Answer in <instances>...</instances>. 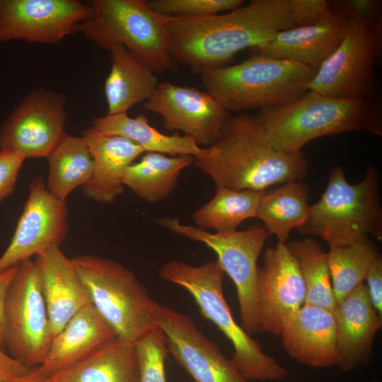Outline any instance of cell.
Instances as JSON below:
<instances>
[{
    "mask_svg": "<svg viewBox=\"0 0 382 382\" xmlns=\"http://www.w3.org/2000/svg\"><path fill=\"white\" fill-rule=\"evenodd\" d=\"M294 27L289 0H253L223 14L168 16L167 37L173 59L201 74Z\"/></svg>",
    "mask_w": 382,
    "mask_h": 382,
    "instance_id": "6da1fadb",
    "label": "cell"
},
{
    "mask_svg": "<svg viewBox=\"0 0 382 382\" xmlns=\"http://www.w3.org/2000/svg\"><path fill=\"white\" fill-rule=\"evenodd\" d=\"M194 164L216 187L264 191L272 185L301 180L308 163L302 151L286 153L270 141L256 115H230L219 137Z\"/></svg>",
    "mask_w": 382,
    "mask_h": 382,
    "instance_id": "7a4b0ae2",
    "label": "cell"
},
{
    "mask_svg": "<svg viewBox=\"0 0 382 382\" xmlns=\"http://www.w3.org/2000/svg\"><path fill=\"white\" fill-rule=\"evenodd\" d=\"M256 115L274 146L286 153H299L315 139L345 132L382 134L381 111L373 98H337L308 91L295 101L260 110Z\"/></svg>",
    "mask_w": 382,
    "mask_h": 382,
    "instance_id": "3957f363",
    "label": "cell"
},
{
    "mask_svg": "<svg viewBox=\"0 0 382 382\" xmlns=\"http://www.w3.org/2000/svg\"><path fill=\"white\" fill-rule=\"evenodd\" d=\"M315 73L297 62L251 53L239 64L212 69L201 76L207 92L230 112L295 101L308 91Z\"/></svg>",
    "mask_w": 382,
    "mask_h": 382,
    "instance_id": "277c9868",
    "label": "cell"
},
{
    "mask_svg": "<svg viewBox=\"0 0 382 382\" xmlns=\"http://www.w3.org/2000/svg\"><path fill=\"white\" fill-rule=\"evenodd\" d=\"M224 272L216 261L199 265L171 260L158 270L159 276L185 289L202 315L212 321L231 342L232 361L248 380L281 381L287 370L265 354L260 343L234 320L223 292Z\"/></svg>",
    "mask_w": 382,
    "mask_h": 382,
    "instance_id": "5b68a950",
    "label": "cell"
},
{
    "mask_svg": "<svg viewBox=\"0 0 382 382\" xmlns=\"http://www.w3.org/2000/svg\"><path fill=\"white\" fill-rule=\"evenodd\" d=\"M378 173L366 169L358 183L347 182L343 169L331 170L320 199L311 205L306 222L298 230L320 237L329 248L366 240L369 236L382 240V209L378 184Z\"/></svg>",
    "mask_w": 382,
    "mask_h": 382,
    "instance_id": "8992f818",
    "label": "cell"
},
{
    "mask_svg": "<svg viewBox=\"0 0 382 382\" xmlns=\"http://www.w3.org/2000/svg\"><path fill=\"white\" fill-rule=\"evenodd\" d=\"M71 259L91 303L118 340L134 345L158 326L154 314L156 301L134 272L98 255Z\"/></svg>",
    "mask_w": 382,
    "mask_h": 382,
    "instance_id": "52a82bcc",
    "label": "cell"
},
{
    "mask_svg": "<svg viewBox=\"0 0 382 382\" xmlns=\"http://www.w3.org/2000/svg\"><path fill=\"white\" fill-rule=\"evenodd\" d=\"M92 14L79 28L98 47L121 45L156 74L173 66L168 37V16L144 0H92Z\"/></svg>",
    "mask_w": 382,
    "mask_h": 382,
    "instance_id": "ba28073f",
    "label": "cell"
},
{
    "mask_svg": "<svg viewBox=\"0 0 382 382\" xmlns=\"http://www.w3.org/2000/svg\"><path fill=\"white\" fill-rule=\"evenodd\" d=\"M157 225L213 250L216 260L236 289L242 328L250 335L259 332L257 321V259L269 235L255 224L243 231L211 233L182 224L174 217L155 219Z\"/></svg>",
    "mask_w": 382,
    "mask_h": 382,
    "instance_id": "9c48e42d",
    "label": "cell"
},
{
    "mask_svg": "<svg viewBox=\"0 0 382 382\" xmlns=\"http://www.w3.org/2000/svg\"><path fill=\"white\" fill-rule=\"evenodd\" d=\"M4 317L5 350L30 368L42 365L54 335L35 260L19 265L6 294Z\"/></svg>",
    "mask_w": 382,
    "mask_h": 382,
    "instance_id": "30bf717a",
    "label": "cell"
},
{
    "mask_svg": "<svg viewBox=\"0 0 382 382\" xmlns=\"http://www.w3.org/2000/svg\"><path fill=\"white\" fill-rule=\"evenodd\" d=\"M381 27L349 18L342 40L316 71L308 91L337 98H373Z\"/></svg>",
    "mask_w": 382,
    "mask_h": 382,
    "instance_id": "8fae6325",
    "label": "cell"
},
{
    "mask_svg": "<svg viewBox=\"0 0 382 382\" xmlns=\"http://www.w3.org/2000/svg\"><path fill=\"white\" fill-rule=\"evenodd\" d=\"M66 100L60 93L40 88L28 93L0 129V149L25 159L47 158L64 136Z\"/></svg>",
    "mask_w": 382,
    "mask_h": 382,
    "instance_id": "7c38bea8",
    "label": "cell"
},
{
    "mask_svg": "<svg viewBox=\"0 0 382 382\" xmlns=\"http://www.w3.org/2000/svg\"><path fill=\"white\" fill-rule=\"evenodd\" d=\"M154 314L168 352L195 382H249L190 316L157 302Z\"/></svg>",
    "mask_w": 382,
    "mask_h": 382,
    "instance_id": "4fadbf2b",
    "label": "cell"
},
{
    "mask_svg": "<svg viewBox=\"0 0 382 382\" xmlns=\"http://www.w3.org/2000/svg\"><path fill=\"white\" fill-rule=\"evenodd\" d=\"M91 14L90 4L79 0H0V43L57 44Z\"/></svg>",
    "mask_w": 382,
    "mask_h": 382,
    "instance_id": "5bb4252c",
    "label": "cell"
},
{
    "mask_svg": "<svg viewBox=\"0 0 382 382\" xmlns=\"http://www.w3.org/2000/svg\"><path fill=\"white\" fill-rule=\"evenodd\" d=\"M66 200L51 194L40 176L34 178L15 232L0 257V272L31 259L65 240L69 229Z\"/></svg>",
    "mask_w": 382,
    "mask_h": 382,
    "instance_id": "9a60e30c",
    "label": "cell"
},
{
    "mask_svg": "<svg viewBox=\"0 0 382 382\" xmlns=\"http://www.w3.org/2000/svg\"><path fill=\"white\" fill-rule=\"evenodd\" d=\"M301 269L286 244L267 248L257 274V321L260 332L280 335L305 304Z\"/></svg>",
    "mask_w": 382,
    "mask_h": 382,
    "instance_id": "2e32d148",
    "label": "cell"
},
{
    "mask_svg": "<svg viewBox=\"0 0 382 382\" xmlns=\"http://www.w3.org/2000/svg\"><path fill=\"white\" fill-rule=\"evenodd\" d=\"M144 107L162 117L166 129L180 131L199 146L212 145L230 116L207 91L167 81L158 83Z\"/></svg>",
    "mask_w": 382,
    "mask_h": 382,
    "instance_id": "e0dca14e",
    "label": "cell"
},
{
    "mask_svg": "<svg viewBox=\"0 0 382 382\" xmlns=\"http://www.w3.org/2000/svg\"><path fill=\"white\" fill-rule=\"evenodd\" d=\"M348 23L342 13L330 11L316 23L282 30L270 41L250 50L251 53L297 62L316 71L340 44Z\"/></svg>",
    "mask_w": 382,
    "mask_h": 382,
    "instance_id": "ac0fdd59",
    "label": "cell"
},
{
    "mask_svg": "<svg viewBox=\"0 0 382 382\" xmlns=\"http://www.w3.org/2000/svg\"><path fill=\"white\" fill-rule=\"evenodd\" d=\"M279 336L285 351L298 362L313 368H328L340 363L332 311L304 304Z\"/></svg>",
    "mask_w": 382,
    "mask_h": 382,
    "instance_id": "d6986e66",
    "label": "cell"
},
{
    "mask_svg": "<svg viewBox=\"0 0 382 382\" xmlns=\"http://www.w3.org/2000/svg\"><path fill=\"white\" fill-rule=\"evenodd\" d=\"M51 330L57 335L68 321L91 302L71 259L59 245L35 256Z\"/></svg>",
    "mask_w": 382,
    "mask_h": 382,
    "instance_id": "ffe728a7",
    "label": "cell"
},
{
    "mask_svg": "<svg viewBox=\"0 0 382 382\" xmlns=\"http://www.w3.org/2000/svg\"><path fill=\"white\" fill-rule=\"evenodd\" d=\"M336 324L338 366L344 371L369 360L382 317L373 306L366 284L359 285L333 311Z\"/></svg>",
    "mask_w": 382,
    "mask_h": 382,
    "instance_id": "44dd1931",
    "label": "cell"
},
{
    "mask_svg": "<svg viewBox=\"0 0 382 382\" xmlns=\"http://www.w3.org/2000/svg\"><path fill=\"white\" fill-rule=\"evenodd\" d=\"M94 163L90 180L81 187L83 194L97 202L111 204L125 192L122 180L127 168L145 151L131 140L99 133L91 126L83 134Z\"/></svg>",
    "mask_w": 382,
    "mask_h": 382,
    "instance_id": "7402d4cb",
    "label": "cell"
},
{
    "mask_svg": "<svg viewBox=\"0 0 382 382\" xmlns=\"http://www.w3.org/2000/svg\"><path fill=\"white\" fill-rule=\"evenodd\" d=\"M115 338L112 329L90 302L54 336L46 360L37 370L42 376H50Z\"/></svg>",
    "mask_w": 382,
    "mask_h": 382,
    "instance_id": "603a6c76",
    "label": "cell"
},
{
    "mask_svg": "<svg viewBox=\"0 0 382 382\" xmlns=\"http://www.w3.org/2000/svg\"><path fill=\"white\" fill-rule=\"evenodd\" d=\"M108 51L111 69L104 86L107 114L127 113L132 107L149 99L159 83L158 79L149 66L124 47L115 45Z\"/></svg>",
    "mask_w": 382,
    "mask_h": 382,
    "instance_id": "cb8c5ba5",
    "label": "cell"
},
{
    "mask_svg": "<svg viewBox=\"0 0 382 382\" xmlns=\"http://www.w3.org/2000/svg\"><path fill=\"white\" fill-rule=\"evenodd\" d=\"M49 377L51 382H139L134 345L115 338Z\"/></svg>",
    "mask_w": 382,
    "mask_h": 382,
    "instance_id": "d4e9b609",
    "label": "cell"
},
{
    "mask_svg": "<svg viewBox=\"0 0 382 382\" xmlns=\"http://www.w3.org/2000/svg\"><path fill=\"white\" fill-rule=\"evenodd\" d=\"M95 131L125 137L144 149L145 152H156L170 156L200 157L205 148L198 146L190 137L177 132L165 134L151 126L146 115L135 117L127 113L106 115L93 119L91 126Z\"/></svg>",
    "mask_w": 382,
    "mask_h": 382,
    "instance_id": "484cf974",
    "label": "cell"
},
{
    "mask_svg": "<svg viewBox=\"0 0 382 382\" xmlns=\"http://www.w3.org/2000/svg\"><path fill=\"white\" fill-rule=\"evenodd\" d=\"M308 198L309 187L301 180L283 183L264 192L256 218L262 221L269 236L286 244L292 229L299 230L308 218Z\"/></svg>",
    "mask_w": 382,
    "mask_h": 382,
    "instance_id": "4316f807",
    "label": "cell"
},
{
    "mask_svg": "<svg viewBox=\"0 0 382 382\" xmlns=\"http://www.w3.org/2000/svg\"><path fill=\"white\" fill-rule=\"evenodd\" d=\"M191 156L145 152L127 169L123 185L148 202L167 199L176 187L181 171L194 163Z\"/></svg>",
    "mask_w": 382,
    "mask_h": 382,
    "instance_id": "83f0119b",
    "label": "cell"
},
{
    "mask_svg": "<svg viewBox=\"0 0 382 382\" xmlns=\"http://www.w3.org/2000/svg\"><path fill=\"white\" fill-rule=\"evenodd\" d=\"M48 175L46 186L56 197L66 200L78 187L92 177L94 163L85 138L66 134L47 158Z\"/></svg>",
    "mask_w": 382,
    "mask_h": 382,
    "instance_id": "f1b7e54d",
    "label": "cell"
},
{
    "mask_svg": "<svg viewBox=\"0 0 382 382\" xmlns=\"http://www.w3.org/2000/svg\"><path fill=\"white\" fill-rule=\"evenodd\" d=\"M265 191L216 187L214 197L194 211L191 219L195 226L203 230L214 229L216 233L236 231L244 221L256 218Z\"/></svg>",
    "mask_w": 382,
    "mask_h": 382,
    "instance_id": "f546056e",
    "label": "cell"
},
{
    "mask_svg": "<svg viewBox=\"0 0 382 382\" xmlns=\"http://www.w3.org/2000/svg\"><path fill=\"white\" fill-rule=\"evenodd\" d=\"M287 246L301 271L306 288L305 304L333 312L337 303L332 288L327 252L311 238L292 241Z\"/></svg>",
    "mask_w": 382,
    "mask_h": 382,
    "instance_id": "4dcf8cb0",
    "label": "cell"
},
{
    "mask_svg": "<svg viewBox=\"0 0 382 382\" xmlns=\"http://www.w3.org/2000/svg\"><path fill=\"white\" fill-rule=\"evenodd\" d=\"M378 253L369 238L329 248L328 263L336 303L364 283L369 267Z\"/></svg>",
    "mask_w": 382,
    "mask_h": 382,
    "instance_id": "1f68e13d",
    "label": "cell"
},
{
    "mask_svg": "<svg viewBox=\"0 0 382 382\" xmlns=\"http://www.w3.org/2000/svg\"><path fill=\"white\" fill-rule=\"evenodd\" d=\"M139 382H167L165 360L168 354L166 337L158 326L134 345Z\"/></svg>",
    "mask_w": 382,
    "mask_h": 382,
    "instance_id": "d6a6232c",
    "label": "cell"
},
{
    "mask_svg": "<svg viewBox=\"0 0 382 382\" xmlns=\"http://www.w3.org/2000/svg\"><path fill=\"white\" fill-rule=\"evenodd\" d=\"M153 11L170 17L199 18L230 11L245 4L243 0H152Z\"/></svg>",
    "mask_w": 382,
    "mask_h": 382,
    "instance_id": "836d02e7",
    "label": "cell"
},
{
    "mask_svg": "<svg viewBox=\"0 0 382 382\" xmlns=\"http://www.w3.org/2000/svg\"><path fill=\"white\" fill-rule=\"evenodd\" d=\"M328 2L330 11L341 13L349 19L357 20L371 28L381 25V1L342 0Z\"/></svg>",
    "mask_w": 382,
    "mask_h": 382,
    "instance_id": "e575fe53",
    "label": "cell"
},
{
    "mask_svg": "<svg viewBox=\"0 0 382 382\" xmlns=\"http://www.w3.org/2000/svg\"><path fill=\"white\" fill-rule=\"evenodd\" d=\"M25 159L6 149H0V204L13 192Z\"/></svg>",
    "mask_w": 382,
    "mask_h": 382,
    "instance_id": "d590c367",
    "label": "cell"
},
{
    "mask_svg": "<svg viewBox=\"0 0 382 382\" xmlns=\"http://www.w3.org/2000/svg\"><path fill=\"white\" fill-rule=\"evenodd\" d=\"M289 4L295 27L316 23L330 11L325 0H289Z\"/></svg>",
    "mask_w": 382,
    "mask_h": 382,
    "instance_id": "8d00e7d4",
    "label": "cell"
},
{
    "mask_svg": "<svg viewBox=\"0 0 382 382\" xmlns=\"http://www.w3.org/2000/svg\"><path fill=\"white\" fill-rule=\"evenodd\" d=\"M364 280L370 301L382 317V257L380 253L371 262Z\"/></svg>",
    "mask_w": 382,
    "mask_h": 382,
    "instance_id": "74e56055",
    "label": "cell"
},
{
    "mask_svg": "<svg viewBox=\"0 0 382 382\" xmlns=\"http://www.w3.org/2000/svg\"><path fill=\"white\" fill-rule=\"evenodd\" d=\"M35 369L15 359L0 347V382H9L31 373Z\"/></svg>",
    "mask_w": 382,
    "mask_h": 382,
    "instance_id": "f35d334b",
    "label": "cell"
},
{
    "mask_svg": "<svg viewBox=\"0 0 382 382\" xmlns=\"http://www.w3.org/2000/svg\"><path fill=\"white\" fill-rule=\"evenodd\" d=\"M18 265L11 267L0 272V347L5 350L4 346V304L7 292L12 280L16 274Z\"/></svg>",
    "mask_w": 382,
    "mask_h": 382,
    "instance_id": "ab89813d",
    "label": "cell"
},
{
    "mask_svg": "<svg viewBox=\"0 0 382 382\" xmlns=\"http://www.w3.org/2000/svg\"><path fill=\"white\" fill-rule=\"evenodd\" d=\"M9 382H51V381L49 376H42L35 368L31 373Z\"/></svg>",
    "mask_w": 382,
    "mask_h": 382,
    "instance_id": "60d3db41",
    "label": "cell"
}]
</instances>
